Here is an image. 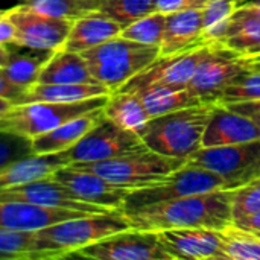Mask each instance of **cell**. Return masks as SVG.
I'll list each match as a JSON object with an SVG mask.
<instances>
[{
  "label": "cell",
  "mask_w": 260,
  "mask_h": 260,
  "mask_svg": "<svg viewBox=\"0 0 260 260\" xmlns=\"http://www.w3.org/2000/svg\"><path fill=\"white\" fill-rule=\"evenodd\" d=\"M9 59V47L5 44H0V67H3Z\"/></svg>",
  "instance_id": "cell-43"
},
{
  "label": "cell",
  "mask_w": 260,
  "mask_h": 260,
  "mask_svg": "<svg viewBox=\"0 0 260 260\" xmlns=\"http://www.w3.org/2000/svg\"><path fill=\"white\" fill-rule=\"evenodd\" d=\"M215 46L216 44H198L172 55H158L157 59L133 76L119 90L134 91L148 85L187 87L197 67Z\"/></svg>",
  "instance_id": "cell-11"
},
{
  "label": "cell",
  "mask_w": 260,
  "mask_h": 260,
  "mask_svg": "<svg viewBox=\"0 0 260 260\" xmlns=\"http://www.w3.org/2000/svg\"><path fill=\"white\" fill-rule=\"evenodd\" d=\"M26 90H27L26 87L17 85L12 81H9L0 70V98L2 99H6V101L12 102V105H14V104H17V101L21 98V94Z\"/></svg>",
  "instance_id": "cell-39"
},
{
  "label": "cell",
  "mask_w": 260,
  "mask_h": 260,
  "mask_svg": "<svg viewBox=\"0 0 260 260\" xmlns=\"http://www.w3.org/2000/svg\"><path fill=\"white\" fill-rule=\"evenodd\" d=\"M131 229L122 210L70 218L35 232L38 259L70 257L79 248Z\"/></svg>",
  "instance_id": "cell-2"
},
{
  "label": "cell",
  "mask_w": 260,
  "mask_h": 260,
  "mask_svg": "<svg viewBox=\"0 0 260 260\" xmlns=\"http://www.w3.org/2000/svg\"><path fill=\"white\" fill-rule=\"evenodd\" d=\"M247 70L241 56L216 44L200 62L187 87L204 102H216L221 91Z\"/></svg>",
  "instance_id": "cell-13"
},
{
  "label": "cell",
  "mask_w": 260,
  "mask_h": 260,
  "mask_svg": "<svg viewBox=\"0 0 260 260\" xmlns=\"http://www.w3.org/2000/svg\"><path fill=\"white\" fill-rule=\"evenodd\" d=\"M201 9H186L168 14L160 43V55H172L198 44H206L201 40Z\"/></svg>",
  "instance_id": "cell-21"
},
{
  "label": "cell",
  "mask_w": 260,
  "mask_h": 260,
  "mask_svg": "<svg viewBox=\"0 0 260 260\" xmlns=\"http://www.w3.org/2000/svg\"><path fill=\"white\" fill-rule=\"evenodd\" d=\"M221 248L227 260H260V238L230 224L219 230Z\"/></svg>",
  "instance_id": "cell-30"
},
{
  "label": "cell",
  "mask_w": 260,
  "mask_h": 260,
  "mask_svg": "<svg viewBox=\"0 0 260 260\" xmlns=\"http://www.w3.org/2000/svg\"><path fill=\"white\" fill-rule=\"evenodd\" d=\"M260 139V126L250 117L215 104L203 134V148H218Z\"/></svg>",
  "instance_id": "cell-17"
},
{
  "label": "cell",
  "mask_w": 260,
  "mask_h": 260,
  "mask_svg": "<svg viewBox=\"0 0 260 260\" xmlns=\"http://www.w3.org/2000/svg\"><path fill=\"white\" fill-rule=\"evenodd\" d=\"M142 99L149 117H157L183 108L204 104V101L197 96L189 87H175V85H148L139 90H134Z\"/></svg>",
  "instance_id": "cell-26"
},
{
  "label": "cell",
  "mask_w": 260,
  "mask_h": 260,
  "mask_svg": "<svg viewBox=\"0 0 260 260\" xmlns=\"http://www.w3.org/2000/svg\"><path fill=\"white\" fill-rule=\"evenodd\" d=\"M18 5L46 15L72 21L84 14L96 11V0H18Z\"/></svg>",
  "instance_id": "cell-31"
},
{
  "label": "cell",
  "mask_w": 260,
  "mask_h": 260,
  "mask_svg": "<svg viewBox=\"0 0 260 260\" xmlns=\"http://www.w3.org/2000/svg\"><path fill=\"white\" fill-rule=\"evenodd\" d=\"M8 47L9 59L3 67H0V70L9 81L26 88L38 82L41 69L55 52L21 47L17 44H8Z\"/></svg>",
  "instance_id": "cell-27"
},
{
  "label": "cell",
  "mask_w": 260,
  "mask_h": 260,
  "mask_svg": "<svg viewBox=\"0 0 260 260\" xmlns=\"http://www.w3.org/2000/svg\"><path fill=\"white\" fill-rule=\"evenodd\" d=\"M107 99L108 94L79 102H29L12 105L0 117V131H9L32 140L72 119L102 108Z\"/></svg>",
  "instance_id": "cell-6"
},
{
  "label": "cell",
  "mask_w": 260,
  "mask_h": 260,
  "mask_svg": "<svg viewBox=\"0 0 260 260\" xmlns=\"http://www.w3.org/2000/svg\"><path fill=\"white\" fill-rule=\"evenodd\" d=\"M76 216H84V213L38 206L27 201L0 200V227L11 230L37 232Z\"/></svg>",
  "instance_id": "cell-18"
},
{
  "label": "cell",
  "mask_w": 260,
  "mask_h": 260,
  "mask_svg": "<svg viewBox=\"0 0 260 260\" xmlns=\"http://www.w3.org/2000/svg\"><path fill=\"white\" fill-rule=\"evenodd\" d=\"M30 154H34L30 139L9 131H0V169Z\"/></svg>",
  "instance_id": "cell-37"
},
{
  "label": "cell",
  "mask_w": 260,
  "mask_h": 260,
  "mask_svg": "<svg viewBox=\"0 0 260 260\" xmlns=\"http://www.w3.org/2000/svg\"><path fill=\"white\" fill-rule=\"evenodd\" d=\"M102 113L108 120H111L122 129L140 136V139L151 120L139 94L126 90H117L110 93L102 108Z\"/></svg>",
  "instance_id": "cell-22"
},
{
  "label": "cell",
  "mask_w": 260,
  "mask_h": 260,
  "mask_svg": "<svg viewBox=\"0 0 260 260\" xmlns=\"http://www.w3.org/2000/svg\"><path fill=\"white\" fill-rule=\"evenodd\" d=\"M238 0H210L203 9V34L201 40L206 44H219L229 32L232 15Z\"/></svg>",
  "instance_id": "cell-29"
},
{
  "label": "cell",
  "mask_w": 260,
  "mask_h": 260,
  "mask_svg": "<svg viewBox=\"0 0 260 260\" xmlns=\"http://www.w3.org/2000/svg\"><path fill=\"white\" fill-rule=\"evenodd\" d=\"M11 107H12V102H9V101L0 98V117H2L6 111H9Z\"/></svg>",
  "instance_id": "cell-44"
},
{
  "label": "cell",
  "mask_w": 260,
  "mask_h": 260,
  "mask_svg": "<svg viewBox=\"0 0 260 260\" xmlns=\"http://www.w3.org/2000/svg\"><path fill=\"white\" fill-rule=\"evenodd\" d=\"M242 61L245 62L247 67L250 66H257L260 64V55H256V56H248V58H242Z\"/></svg>",
  "instance_id": "cell-45"
},
{
  "label": "cell",
  "mask_w": 260,
  "mask_h": 260,
  "mask_svg": "<svg viewBox=\"0 0 260 260\" xmlns=\"http://www.w3.org/2000/svg\"><path fill=\"white\" fill-rule=\"evenodd\" d=\"M81 55L84 56L94 81L105 85L110 93H113L157 59L160 55V46L142 44L119 35L82 52Z\"/></svg>",
  "instance_id": "cell-4"
},
{
  "label": "cell",
  "mask_w": 260,
  "mask_h": 260,
  "mask_svg": "<svg viewBox=\"0 0 260 260\" xmlns=\"http://www.w3.org/2000/svg\"><path fill=\"white\" fill-rule=\"evenodd\" d=\"M210 0H154V11L172 14L186 9H203Z\"/></svg>",
  "instance_id": "cell-38"
},
{
  "label": "cell",
  "mask_w": 260,
  "mask_h": 260,
  "mask_svg": "<svg viewBox=\"0 0 260 260\" xmlns=\"http://www.w3.org/2000/svg\"><path fill=\"white\" fill-rule=\"evenodd\" d=\"M232 197L233 189H218L122 213L131 229L142 232L186 227L222 230L233 222Z\"/></svg>",
  "instance_id": "cell-1"
},
{
  "label": "cell",
  "mask_w": 260,
  "mask_h": 260,
  "mask_svg": "<svg viewBox=\"0 0 260 260\" xmlns=\"http://www.w3.org/2000/svg\"><path fill=\"white\" fill-rule=\"evenodd\" d=\"M66 152L30 154L0 169V192L12 189L44 177L52 175L56 169L67 166Z\"/></svg>",
  "instance_id": "cell-20"
},
{
  "label": "cell",
  "mask_w": 260,
  "mask_h": 260,
  "mask_svg": "<svg viewBox=\"0 0 260 260\" xmlns=\"http://www.w3.org/2000/svg\"><path fill=\"white\" fill-rule=\"evenodd\" d=\"M216 102H204L152 117L142 136L145 146L166 157L189 160L203 148V134Z\"/></svg>",
  "instance_id": "cell-3"
},
{
  "label": "cell",
  "mask_w": 260,
  "mask_h": 260,
  "mask_svg": "<svg viewBox=\"0 0 260 260\" xmlns=\"http://www.w3.org/2000/svg\"><path fill=\"white\" fill-rule=\"evenodd\" d=\"M17 29L15 24L11 21V18L6 15V11L3 12V15L0 17V44H12L14 38H15Z\"/></svg>",
  "instance_id": "cell-40"
},
{
  "label": "cell",
  "mask_w": 260,
  "mask_h": 260,
  "mask_svg": "<svg viewBox=\"0 0 260 260\" xmlns=\"http://www.w3.org/2000/svg\"><path fill=\"white\" fill-rule=\"evenodd\" d=\"M260 212V177L233 189L232 218L233 222Z\"/></svg>",
  "instance_id": "cell-36"
},
{
  "label": "cell",
  "mask_w": 260,
  "mask_h": 260,
  "mask_svg": "<svg viewBox=\"0 0 260 260\" xmlns=\"http://www.w3.org/2000/svg\"><path fill=\"white\" fill-rule=\"evenodd\" d=\"M248 69H259L260 70V64H257V66H250Z\"/></svg>",
  "instance_id": "cell-47"
},
{
  "label": "cell",
  "mask_w": 260,
  "mask_h": 260,
  "mask_svg": "<svg viewBox=\"0 0 260 260\" xmlns=\"http://www.w3.org/2000/svg\"><path fill=\"white\" fill-rule=\"evenodd\" d=\"M40 84H93L88 66L81 53L58 49L47 59L38 76ZM99 84V82H98Z\"/></svg>",
  "instance_id": "cell-24"
},
{
  "label": "cell",
  "mask_w": 260,
  "mask_h": 260,
  "mask_svg": "<svg viewBox=\"0 0 260 260\" xmlns=\"http://www.w3.org/2000/svg\"><path fill=\"white\" fill-rule=\"evenodd\" d=\"M260 99V70L248 69L235 82L225 87L216 99V104L227 105Z\"/></svg>",
  "instance_id": "cell-35"
},
{
  "label": "cell",
  "mask_w": 260,
  "mask_h": 260,
  "mask_svg": "<svg viewBox=\"0 0 260 260\" xmlns=\"http://www.w3.org/2000/svg\"><path fill=\"white\" fill-rule=\"evenodd\" d=\"M186 163L187 160L166 157L145 146L139 151L116 158H110L105 161L72 165V166L91 171L113 184H117L128 190H134L166 180L172 172L178 171Z\"/></svg>",
  "instance_id": "cell-5"
},
{
  "label": "cell",
  "mask_w": 260,
  "mask_h": 260,
  "mask_svg": "<svg viewBox=\"0 0 260 260\" xmlns=\"http://www.w3.org/2000/svg\"><path fill=\"white\" fill-rule=\"evenodd\" d=\"M0 200H12V201H27L38 206L55 207V209H66L79 212L84 215H94V213H105L111 212L110 209H104L99 206H93L88 203L81 201L75 193H72L64 184L53 180L50 175L12 187L0 192Z\"/></svg>",
  "instance_id": "cell-16"
},
{
  "label": "cell",
  "mask_w": 260,
  "mask_h": 260,
  "mask_svg": "<svg viewBox=\"0 0 260 260\" xmlns=\"http://www.w3.org/2000/svg\"><path fill=\"white\" fill-rule=\"evenodd\" d=\"M166 24V14L151 12L122 29L120 37L148 46H160Z\"/></svg>",
  "instance_id": "cell-34"
},
{
  "label": "cell",
  "mask_w": 260,
  "mask_h": 260,
  "mask_svg": "<svg viewBox=\"0 0 260 260\" xmlns=\"http://www.w3.org/2000/svg\"><path fill=\"white\" fill-rule=\"evenodd\" d=\"M3 12H5V11H0V17H2V15H3Z\"/></svg>",
  "instance_id": "cell-48"
},
{
  "label": "cell",
  "mask_w": 260,
  "mask_h": 260,
  "mask_svg": "<svg viewBox=\"0 0 260 260\" xmlns=\"http://www.w3.org/2000/svg\"><path fill=\"white\" fill-rule=\"evenodd\" d=\"M187 163L221 175L227 189L241 187L260 177V139L229 146L201 148L189 157Z\"/></svg>",
  "instance_id": "cell-8"
},
{
  "label": "cell",
  "mask_w": 260,
  "mask_h": 260,
  "mask_svg": "<svg viewBox=\"0 0 260 260\" xmlns=\"http://www.w3.org/2000/svg\"><path fill=\"white\" fill-rule=\"evenodd\" d=\"M218 189H227L225 180L200 166L186 163L178 171L172 172L166 180L155 183L148 187L134 189L129 190L125 197V201L122 204V212H131L137 210L146 206L197 195V193H206Z\"/></svg>",
  "instance_id": "cell-7"
},
{
  "label": "cell",
  "mask_w": 260,
  "mask_h": 260,
  "mask_svg": "<svg viewBox=\"0 0 260 260\" xmlns=\"http://www.w3.org/2000/svg\"><path fill=\"white\" fill-rule=\"evenodd\" d=\"M122 26L101 11H91L72 21V27L61 49L69 52L82 53L96 47L122 32Z\"/></svg>",
  "instance_id": "cell-19"
},
{
  "label": "cell",
  "mask_w": 260,
  "mask_h": 260,
  "mask_svg": "<svg viewBox=\"0 0 260 260\" xmlns=\"http://www.w3.org/2000/svg\"><path fill=\"white\" fill-rule=\"evenodd\" d=\"M169 257L181 260H224L219 230L204 227L168 229L157 232Z\"/></svg>",
  "instance_id": "cell-15"
},
{
  "label": "cell",
  "mask_w": 260,
  "mask_h": 260,
  "mask_svg": "<svg viewBox=\"0 0 260 260\" xmlns=\"http://www.w3.org/2000/svg\"><path fill=\"white\" fill-rule=\"evenodd\" d=\"M145 148L140 136L122 129L105 116L85 133L73 146L66 149L69 165L105 161Z\"/></svg>",
  "instance_id": "cell-9"
},
{
  "label": "cell",
  "mask_w": 260,
  "mask_h": 260,
  "mask_svg": "<svg viewBox=\"0 0 260 260\" xmlns=\"http://www.w3.org/2000/svg\"><path fill=\"white\" fill-rule=\"evenodd\" d=\"M50 177L64 184L81 201L110 210H120L125 197L129 192L128 189L113 184L91 171L72 165L56 169Z\"/></svg>",
  "instance_id": "cell-14"
},
{
  "label": "cell",
  "mask_w": 260,
  "mask_h": 260,
  "mask_svg": "<svg viewBox=\"0 0 260 260\" xmlns=\"http://www.w3.org/2000/svg\"><path fill=\"white\" fill-rule=\"evenodd\" d=\"M233 224H236L238 227H241V229H244V230H247V232H250V233L260 238V212L254 213V215H250V216H245V218H242Z\"/></svg>",
  "instance_id": "cell-41"
},
{
  "label": "cell",
  "mask_w": 260,
  "mask_h": 260,
  "mask_svg": "<svg viewBox=\"0 0 260 260\" xmlns=\"http://www.w3.org/2000/svg\"><path fill=\"white\" fill-rule=\"evenodd\" d=\"M94 260H172L163 250L157 232L128 229L76 250L70 257Z\"/></svg>",
  "instance_id": "cell-10"
},
{
  "label": "cell",
  "mask_w": 260,
  "mask_h": 260,
  "mask_svg": "<svg viewBox=\"0 0 260 260\" xmlns=\"http://www.w3.org/2000/svg\"><path fill=\"white\" fill-rule=\"evenodd\" d=\"M96 11L107 14L122 27L155 12L154 0H96Z\"/></svg>",
  "instance_id": "cell-32"
},
{
  "label": "cell",
  "mask_w": 260,
  "mask_h": 260,
  "mask_svg": "<svg viewBox=\"0 0 260 260\" xmlns=\"http://www.w3.org/2000/svg\"><path fill=\"white\" fill-rule=\"evenodd\" d=\"M221 46L241 58L260 55V20L236 8Z\"/></svg>",
  "instance_id": "cell-28"
},
{
  "label": "cell",
  "mask_w": 260,
  "mask_h": 260,
  "mask_svg": "<svg viewBox=\"0 0 260 260\" xmlns=\"http://www.w3.org/2000/svg\"><path fill=\"white\" fill-rule=\"evenodd\" d=\"M104 108V107H102ZM102 108L72 119L35 139L30 140L34 154H52L61 152L73 146L85 133H88L98 120L104 116Z\"/></svg>",
  "instance_id": "cell-23"
},
{
  "label": "cell",
  "mask_w": 260,
  "mask_h": 260,
  "mask_svg": "<svg viewBox=\"0 0 260 260\" xmlns=\"http://www.w3.org/2000/svg\"><path fill=\"white\" fill-rule=\"evenodd\" d=\"M110 90L98 82L93 84H34L14 105L29 102H79L98 96H107Z\"/></svg>",
  "instance_id": "cell-25"
},
{
  "label": "cell",
  "mask_w": 260,
  "mask_h": 260,
  "mask_svg": "<svg viewBox=\"0 0 260 260\" xmlns=\"http://www.w3.org/2000/svg\"><path fill=\"white\" fill-rule=\"evenodd\" d=\"M248 116H250V117H251V119L260 126V113H251V114H248Z\"/></svg>",
  "instance_id": "cell-46"
},
{
  "label": "cell",
  "mask_w": 260,
  "mask_h": 260,
  "mask_svg": "<svg viewBox=\"0 0 260 260\" xmlns=\"http://www.w3.org/2000/svg\"><path fill=\"white\" fill-rule=\"evenodd\" d=\"M6 15L17 29L12 44L21 47L58 50L62 47L72 27V20L46 15L21 5L8 9Z\"/></svg>",
  "instance_id": "cell-12"
},
{
  "label": "cell",
  "mask_w": 260,
  "mask_h": 260,
  "mask_svg": "<svg viewBox=\"0 0 260 260\" xmlns=\"http://www.w3.org/2000/svg\"><path fill=\"white\" fill-rule=\"evenodd\" d=\"M0 254L6 260L38 259L35 232H18L0 227Z\"/></svg>",
  "instance_id": "cell-33"
},
{
  "label": "cell",
  "mask_w": 260,
  "mask_h": 260,
  "mask_svg": "<svg viewBox=\"0 0 260 260\" xmlns=\"http://www.w3.org/2000/svg\"><path fill=\"white\" fill-rule=\"evenodd\" d=\"M227 108L241 113V114H251V113H260V99L257 101H248V102H236V104H227Z\"/></svg>",
  "instance_id": "cell-42"
}]
</instances>
